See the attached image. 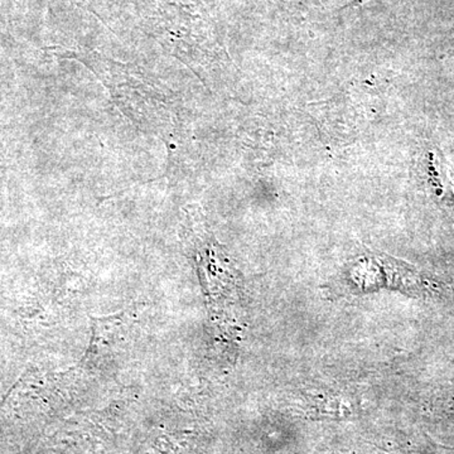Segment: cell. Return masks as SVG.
<instances>
[{
    "label": "cell",
    "mask_w": 454,
    "mask_h": 454,
    "mask_svg": "<svg viewBox=\"0 0 454 454\" xmlns=\"http://www.w3.org/2000/svg\"><path fill=\"white\" fill-rule=\"evenodd\" d=\"M346 288L355 293L381 291L400 292L415 298L437 295L441 284L408 262L389 256L357 259L343 277Z\"/></svg>",
    "instance_id": "cell-1"
}]
</instances>
